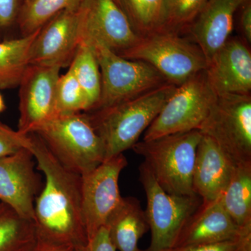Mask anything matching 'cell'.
<instances>
[{
  "label": "cell",
  "mask_w": 251,
  "mask_h": 251,
  "mask_svg": "<svg viewBox=\"0 0 251 251\" xmlns=\"http://www.w3.org/2000/svg\"><path fill=\"white\" fill-rule=\"evenodd\" d=\"M29 135L27 148L45 179L34 203L37 239L80 250L88 242L82 214V176L62 166L37 135Z\"/></svg>",
  "instance_id": "6da1fadb"
},
{
  "label": "cell",
  "mask_w": 251,
  "mask_h": 251,
  "mask_svg": "<svg viewBox=\"0 0 251 251\" xmlns=\"http://www.w3.org/2000/svg\"><path fill=\"white\" fill-rule=\"evenodd\" d=\"M177 86L165 85L108 108L85 112L105 150V159L132 149Z\"/></svg>",
  "instance_id": "7a4b0ae2"
},
{
  "label": "cell",
  "mask_w": 251,
  "mask_h": 251,
  "mask_svg": "<svg viewBox=\"0 0 251 251\" xmlns=\"http://www.w3.org/2000/svg\"><path fill=\"white\" fill-rule=\"evenodd\" d=\"M202 136L200 130L173 133L138 141L132 150L143 157V163L166 193L193 196V169Z\"/></svg>",
  "instance_id": "3957f363"
},
{
  "label": "cell",
  "mask_w": 251,
  "mask_h": 251,
  "mask_svg": "<svg viewBox=\"0 0 251 251\" xmlns=\"http://www.w3.org/2000/svg\"><path fill=\"white\" fill-rule=\"evenodd\" d=\"M32 133L62 166L80 176L105 160L103 142L85 112L55 117Z\"/></svg>",
  "instance_id": "277c9868"
},
{
  "label": "cell",
  "mask_w": 251,
  "mask_h": 251,
  "mask_svg": "<svg viewBox=\"0 0 251 251\" xmlns=\"http://www.w3.org/2000/svg\"><path fill=\"white\" fill-rule=\"evenodd\" d=\"M119 55L148 63L169 83L176 86L207 67L205 56L197 44L164 29L140 37L135 46Z\"/></svg>",
  "instance_id": "5b68a950"
},
{
  "label": "cell",
  "mask_w": 251,
  "mask_h": 251,
  "mask_svg": "<svg viewBox=\"0 0 251 251\" xmlns=\"http://www.w3.org/2000/svg\"><path fill=\"white\" fill-rule=\"evenodd\" d=\"M90 46L101 78L100 99L90 112L121 103L169 83L148 63L124 58L102 44Z\"/></svg>",
  "instance_id": "8992f818"
},
{
  "label": "cell",
  "mask_w": 251,
  "mask_h": 251,
  "mask_svg": "<svg viewBox=\"0 0 251 251\" xmlns=\"http://www.w3.org/2000/svg\"><path fill=\"white\" fill-rule=\"evenodd\" d=\"M140 181L147 198L145 209L151 231L150 246L141 251H167L174 247L180 231L202 204L198 195L169 194L156 182L148 166L139 167Z\"/></svg>",
  "instance_id": "52a82bcc"
},
{
  "label": "cell",
  "mask_w": 251,
  "mask_h": 251,
  "mask_svg": "<svg viewBox=\"0 0 251 251\" xmlns=\"http://www.w3.org/2000/svg\"><path fill=\"white\" fill-rule=\"evenodd\" d=\"M234 166L251 163V95L217 96L200 128Z\"/></svg>",
  "instance_id": "ba28073f"
},
{
  "label": "cell",
  "mask_w": 251,
  "mask_h": 251,
  "mask_svg": "<svg viewBox=\"0 0 251 251\" xmlns=\"http://www.w3.org/2000/svg\"><path fill=\"white\" fill-rule=\"evenodd\" d=\"M217 96L208 81L205 70L198 73L176 87L145 130L143 140L200 130Z\"/></svg>",
  "instance_id": "9c48e42d"
},
{
  "label": "cell",
  "mask_w": 251,
  "mask_h": 251,
  "mask_svg": "<svg viewBox=\"0 0 251 251\" xmlns=\"http://www.w3.org/2000/svg\"><path fill=\"white\" fill-rule=\"evenodd\" d=\"M128 161L124 153L107 158L82 176V206L87 238L104 227L122 202L119 181Z\"/></svg>",
  "instance_id": "30bf717a"
},
{
  "label": "cell",
  "mask_w": 251,
  "mask_h": 251,
  "mask_svg": "<svg viewBox=\"0 0 251 251\" xmlns=\"http://www.w3.org/2000/svg\"><path fill=\"white\" fill-rule=\"evenodd\" d=\"M78 16L82 44H102L120 54L141 37L115 0H83Z\"/></svg>",
  "instance_id": "8fae6325"
},
{
  "label": "cell",
  "mask_w": 251,
  "mask_h": 251,
  "mask_svg": "<svg viewBox=\"0 0 251 251\" xmlns=\"http://www.w3.org/2000/svg\"><path fill=\"white\" fill-rule=\"evenodd\" d=\"M61 68L29 65L19 87L18 130L28 135L57 117L56 90Z\"/></svg>",
  "instance_id": "7c38bea8"
},
{
  "label": "cell",
  "mask_w": 251,
  "mask_h": 251,
  "mask_svg": "<svg viewBox=\"0 0 251 251\" xmlns=\"http://www.w3.org/2000/svg\"><path fill=\"white\" fill-rule=\"evenodd\" d=\"M44 186L35 159L27 148L0 158V202L33 221L34 203Z\"/></svg>",
  "instance_id": "4fadbf2b"
},
{
  "label": "cell",
  "mask_w": 251,
  "mask_h": 251,
  "mask_svg": "<svg viewBox=\"0 0 251 251\" xmlns=\"http://www.w3.org/2000/svg\"><path fill=\"white\" fill-rule=\"evenodd\" d=\"M81 44L78 9L62 11L38 33L31 46L30 64L67 67Z\"/></svg>",
  "instance_id": "5bb4252c"
},
{
  "label": "cell",
  "mask_w": 251,
  "mask_h": 251,
  "mask_svg": "<svg viewBox=\"0 0 251 251\" xmlns=\"http://www.w3.org/2000/svg\"><path fill=\"white\" fill-rule=\"evenodd\" d=\"M206 77L215 93L251 94V52L242 39L230 37L207 62Z\"/></svg>",
  "instance_id": "9a60e30c"
},
{
  "label": "cell",
  "mask_w": 251,
  "mask_h": 251,
  "mask_svg": "<svg viewBox=\"0 0 251 251\" xmlns=\"http://www.w3.org/2000/svg\"><path fill=\"white\" fill-rule=\"evenodd\" d=\"M248 0H207L188 28L191 40L209 60L231 37L238 10Z\"/></svg>",
  "instance_id": "2e32d148"
},
{
  "label": "cell",
  "mask_w": 251,
  "mask_h": 251,
  "mask_svg": "<svg viewBox=\"0 0 251 251\" xmlns=\"http://www.w3.org/2000/svg\"><path fill=\"white\" fill-rule=\"evenodd\" d=\"M240 227L225 209L221 199L202 202L183 226L174 247H190L234 240Z\"/></svg>",
  "instance_id": "e0dca14e"
},
{
  "label": "cell",
  "mask_w": 251,
  "mask_h": 251,
  "mask_svg": "<svg viewBox=\"0 0 251 251\" xmlns=\"http://www.w3.org/2000/svg\"><path fill=\"white\" fill-rule=\"evenodd\" d=\"M232 164L209 137L202 135L198 144L193 173L195 193L202 202L221 197L233 174Z\"/></svg>",
  "instance_id": "ac0fdd59"
},
{
  "label": "cell",
  "mask_w": 251,
  "mask_h": 251,
  "mask_svg": "<svg viewBox=\"0 0 251 251\" xmlns=\"http://www.w3.org/2000/svg\"><path fill=\"white\" fill-rule=\"evenodd\" d=\"M117 251H141L140 239L150 230L145 210L134 197H123L105 225Z\"/></svg>",
  "instance_id": "d6986e66"
},
{
  "label": "cell",
  "mask_w": 251,
  "mask_h": 251,
  "mask_svg": "<svg viewBox=\"0 0 251 251\" xmlns=\"http://www.w3.org/2000/svg\"><path fill=\"white\" fill-rule=\"evenodd\" d=\"M41 29L18 39L0 41V90L19 86L30 65L31 46Z\"/></svg>",
  "instance_id": "ffe728a7"
},
{
  "label": "cell",
  "mask_w": 251,
  "mask_h": 251,
  "mask_svg": "<svg viewBox=\"0 0 251 251\" xmlns=\"http://www.w3.org/2000/svg\"><path fill=\"white\" fill-rule=\"evenodd\" d=\"M220 199L239 227L251 224V163L235 166Z\"/></svg>",
  "instance_id": "44dd1931"
},
{
  "label": "cell",
  "mask_w": 251,
  "mask_h": 251,
  "mask_svg": "<svg viewBox=\"0 0 251 251\" xmlns=\"http://www.w3.org/2000/svg\"><path fill=\"white\" fill-rule=\"evenodd\" d=\"M36 241L34 222L0 202V251H30Z\"/></svg>",
  "instance_id": "7402d4cb"
},
{
  "label": "cell",
  "mask_w": 251,
  "mask_h": 251,
  "mask_svg": "<svg viewBox=\"0 0 251 251\" xmlns=\"http://www.w3.org/2000/svg\"><path fill=\"white\" fill-rule=\"evenodd\" d=\"M69 69L74 73L85 92L92 111L97 106L101 91L100 69L93 48L87 44L79 46Z\"/></svg>",
  "instance_id": "603a6c76"
},
{
  "label": "cell",
  "mask_w": 251,
  "mask_h": 251,
  "mask_svg": "<svg viewBox=\"0 0 251 251\" xmlns=\"http://www.w3.org/2000/svg\"><path fill=\"white\" fill-rule=\"evenodd\" d=\"M83 0H34L21 8L17 21L22 36L41 29L62 11H76Z\"/></svg>",
  "instance_id": "cb8c5ba5"
},
{
  "label": "cell",
  "mask_w": 251,
  "mask_h": 251,
  "mask_svg": "<svg viewBox=\"0 0 251 251\" xmlns=\"http://www.w3.org/2000/svg\"><path fill=\"white\" fill-rule=\"evenodd\" d=\"M141 37L161 29L163 0H115Z\"/></svg>",
  "instance_id": "d4e9b609"
},
{
  "label": "cell",
  "mask_w": 251,
  "mask_h": 251,
  "mask_svg": "<svg viewBox=\"0 0 251 251\" xmlns=\"http://www.w3.org/2000/svg\"><path fill=\"white\" fill-rule=\"evenodd\" d=\"M90 108L85 92L74 73L69 69L66 74L59 76L57 82L56 90L57 117L87 112Z\"/></svg>",
  "instance_id": "484cf974"
},
{
  "label": "cell",
  "mask_w": 251,
  "mask_h": 251,
  "mask_svg": "<svg viewBox=\"0 0 251 251\" xmlns=\"http://www.w3.org/2000/svg\"><path fill=\"white\" fill-rule=\"evenodd\" d=\"M207 0H163L161 29L186 32Z\"/></svg>",
  "instance_id": "4316f807"
},
{
  "label": "cell",
  "mask_w": 251,
  "mask_h": 251,
  "mask_svg": "<svg viewBox=\"0 0 251 251\" xmlns=\"http://www.w3.org/2000/svg\"><path fill=\"white\" fill-rule=\"evenodd\" d=\"M29 139V134H23L0 122V158L27 148Z\"/></svg>",
  "instance_id": "83f0119b"
},
{
  "label": "cell",
  "mask_w": 251,
  "mask_h": 251,
  "mask_svg": "<svg viewBox=\"0 0 251 251\" xmlns=\"http://www.w3.org/2000/svg\"><path fill=\"white\" fill-rule=\"evenodd\" d=\"M24 0H0V28L11 27L17 21Z\"/></svg>",
  "instance_id": "f1b7e54d"
},
{
  "label": "cell",
  "mask_w": 251,
  "mask_h": 251,
  "mask_svg": "<svg viewBox=\"0 0 251 251\" xmlns=\"http://www.w3.org/2000/svg\"><path fill=\"white\" fill-rule=\"evenodd\" d=\"M79 251H117L112 244L108 229L105 226L99 229L93 237L89 239L85 247Z\"/></svg>",
  "instance_id": "f546056e"
},
{
  "label": "cell",
  "mask_w": 251,
  "mask_h": 251,
  "mask_svg": "<svg viewBox=\"0 0 251 251\" xmlns=\"http://www.w3.org/2000/svg\"><path fill=\"white\" fill-rule=\"evenodd\" d=\"M167 251H240V246L237 238L234 240L226 241V242L214 243V244L173 248Z\"/></svg>",
  "instance_id": "4dcf8cb0"
},
{
  "label": "cell",
  "mask_w": 251,
  "mask_h": 251,
  "mask_svg": "<svg viewBox=\"0 0 251 251\" xmlns=\"http://www.w3.org/2000/svg\"><path fill=\"white\" fill-rule=\"evenodd\" d=\"M237 14L239 15V27L243 40L248 45L251 44V0H248L242 5Z\"/></svg>",
  "instance_id": "1f68e13d"
},
{
  "label": "cell",
  "mask_w": 251,
  "mask_h": 251,
  "mask_svg": "<svg viewBox=\"0 0 251 251\" xmlns=\"http://www.w3.org/2000/svg\"><path fill=\"white\" fill-rule=\"evenodd\" d=\"M30 251H79L72 246L54 244L37 239L35 245Z\"/></svg>",
  "instance_id": "d6a6232c"
},
{
  "label": "cell",
  "mask_w": 251,
  "mask_h": 251,
  "mask_svg": "<svg viewBox=\"0 0 251 251\" xmlns=\"http://www.w3.org/2000/svg\"><path fill=\"white\" fill-rule=\"evenodd\" d=\"M6 105H5L4 99H3L2 96L0 94V113H1L5 110Z\"/></svg>",
  "instance_id": "836d02e7"
},
{
  "label": "cell",
  "mask_w": 251,
  "mask_h": 251,
  "mask_svg": "<svg viewBox=\"0 0 251 251\" xmlns=\"http://www.w3.org/2000/svg\"><path fill=\"white\" fill-rule=\"evenodd\" d=\"M34 1V0H24V1H23V6H27V5L30 4L31 1ZM23 6H22V7H23Z\"/></svg>",
  "instance_id": "e575fe53"
}]
</instances>
